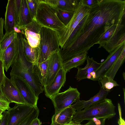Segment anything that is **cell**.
<instances>
[{
	"label": "cell",
	"instance_id": "cell-1",
	"mask_svg": "<svg viewBox=\"0 0 125 125\" xmlns=\"http://www.w3.org/2000/svg\"><path fill=\"white\" fill-rule=\"evenodd\" d=\"M125 0H98L91 6L87 17L66 49L60 52L66 61L79 55L98 44L101 37L111 26L122 24L125 14Z\"/></svg>",
	"mask_w": 125,
	"mask_h": 125
},
{
	"label": "cell",
	"instance_id": "cell-2",
	"mask_svg": "<svg viewBox=\"0 0 125 125\" xmlns=\"http://www.w3.org/2000/svg\"><path fill=\"white\" fill-rule=\"evenodd\" d=\"M23 35L17 33L18 51L17 57L11 66L10 75L20 78L24 80L31 87L36 97L43 92V87L35 75L34 64L27 61L23 50L22 38Z\"/></svg>",
	"mask_w": 125,
	"mask_h": 125
},
{
	"label": "cell",
	"instance_id": "cell-3",
	"mask_svg": "<svg viewBox=\"0 0 125 125\" xmlns=\"http://www.w3.org/2000/svg\"><path fill=\"white\" fill-rule=\"evenodd\" d=\"M115 108L112 100L106 98L102 102L83 110L76 111L72 120L81 123L84 120L94 118L109 119L116 115Z\"/></svg>",
	"mask_w": 125,
	"mask_h": 125
},
{
	"label": "cell",
	"instance_id": "cell-4",
	"mask_svg": "<svg viewBox=\"0 0 125 125\" xmlns=\"http://www.w3.org/2000/svg\"><path fill=\"white\" fill-rule=\"evenodd\" d=\"M40 34L39 53L36 63L46 61L53 53L60 52V50L58 35L56 31L42 26Z\"/></svg>",
	"mask_w": 125,
	"mask_h": 125
},
{
	"label": "cell",
	"instance_id": "cell-5",
	"mask_svg": "<svg viewBox=\"0 0 125 125\" xmlns=\"http://www.w3.org/2000/svg\"><path fill=\"white\" fill-rule=\"evenodd\" d=\"M35 19L42 27L48 28L57 31L65 26L57 16V9L44 0H39Z\"/></svg>",
	"mask_w": 125,
	"mask_h": 125
},
{
	"label": "cell",
	"instance_id": "cell-6",
	"mask_svg": "<svg viewBox=\"0 0 125 125\" xmlns=\"http://www.w3.org/2000/svg\"><path fill=\"white\" fill-rule=\"evenodd\" d=\"M80 95L77 88L70 86L64 92L59 93L52 96L50 99L54 107L55 114L58 113L76 103L80 99Z\"/></svg>",
	"mask_w": 125,
	"mask_h": 125
},
{
	"label": "cell",
	"instance_id": "cell-7",
	"mask_svg": "<svg viewBox=\"0 0 125 125\" xmlns=\"http://www.w3.org/2000/svg\"><path fill=\"white\" fill-rule=\"evenodd\" d=\"M10 79L23 99L25 104L31 106L37 107L39 98L37 97L28 83L23 79L10 75Z\"/></svg>",
	"mask_w": 125,
	"mask_h": 125
},
{
	"label": "cell",
	"instance_id": "cell-8",
	"mask_svg": "<svg viewBox=\"0 0 125 125\" xmlns=\"http://www.w3.org/2000/svg\"><path fill=\"white\" fill-rule=\"evenodd\" d=\"M85 16L84 12L77 7L68 23L61 30L57 31L60 49L62 48L72 32Z\"/></svg>",
	"mask_w": 125,
	"mask_h": 125
},
{
	"label": "cell",
	"instance_id": "cell-9",
	"mask_svg": "<svg viewBox=\"0 0 125 125\" xmlns=\"http://www.w3.org/2000/svg\"><path fill=\"white\" fill-rule=\"evenodd\" d=\"M125 47V42L123 43L115 49L107 57L106 59L95 71L90 74V79L99 81V79L104 76L107 71L113 64Z\"/></svg>",
	"mask_w": 125,
	"mask_h": 125
},
{
	"label": "cell",
	"instance_id": "cell-10",
	"mask_svg": "<svg viewBox=\"0 0 125 125\" xmlns=\"http://www.w3.org/2000/svg\"><path fill=\"white\" fill-rule=\"evenodd\" d=\"M35 107L26 104H15L14 107L8 110L9 116L7 125H19Z\"/></svg>",
	"mask_w": 125,
	"mask_h": 125
},
{
	"label": "cell",
	"instance_id": "cell-11",
	"mask_svg": "<svg viewBox=\"0 0 125 125\" xmlns=\"http://www.w3.org/2000/svg\"><path fill=\"white\" fill-rule=\"evenodd\" d=\"M42 27L34 19L31 23L20 28L21 33L31 47L35 48L38 46Z\"/></svg>",
	"mask_w": 125,
	"mask_h": 125
},
{
	"label": "cell",
	"instance_id": "cell-12",
	"mask_svg": "<svg viewBox=\"0 0 125 125\" xmlns=\"http://www.w3.org/2000/svg\"><path fill=\"white\" fill-rule=\"evenodd\" d=\"M1 89L4 96L10 103L25 104L23 99L13 83L6 75L1 84Z\"/></svg>",
	"mask_w": 125,
	"mask_h": 125
},
{
	"label": "cell",
	"instance_id": "cell-13",
	"mask_svg": "<svg viewBox=\"0 0 125 125\" xmlns=\"http://www.w3.org/2000/svg\"><path fill=\"white\" fill-rule=\"evenodd\" d=\"M63 61L59 52H55L49 58L47 75L43 87L52 81L59 70L63 68Z\"/></svg>",
	"mask_w": 125,
	"mask_h": 125
},
{
	"label": "cell",
	"instance_id": "cell-14",
	"mask_svg": "<svg viewBox=\"0 0 125 125\" xmlns=\"http://www.w3.org/2000/svg\"><path fill=\"white\" fill-rule=\"evenodd\" d=\"M66 73L63 68L61 69L51 83L43 87L45 95L47 97L50 99L59 93L65 82Z\"/></svg>",
	"mask_w": 125,
	"mask_h": 125
},
{
	"label": "cell",
	"instance_id": "cell-15",
	"mask_svg": "<svg viewBox=\"0 0 125 125\" xmlns=\"http://www.w3.org/2000/svg\"><path fill=\"white\" fill-rule=\"evenodd\" d=\"M110 92L101 87L99 92L89 100L85 101L79 99L71 106L76 111H80L104 101Z\"/></svg>",
	"mask_w": 125,
	"mask_h": 125
},
{
	"label": "cell",
	"instance_id": "cell-16",
	"mask_svg": "<svg viewBox=\"0 0 125 125\" xmlns=\"http://www.w3.org/2000/svg\"><path fill=\"white\" fill-rule=\"evenodd\" d=\"M18 51L17 35L4 52L1 59L2 61L4 69L7 72L15 61Z\"/></svg>",
	"mask_w": 125,
	"mask_h": 125
},
{
	"label": "cell",
	"instance_id": "cell-17",
	"mask_svg": "<svg viewBox=\"0 0 125 125\" xmlns=\"http://www.w3.org/2000/svg\"><path fill=\"white\" fill-rule=\"evenodd\" d=\"M75 112L70 106L58 113L55 114L52 118L51 125H64L70 123Z\"/></svg>",
	"mask_w": 125,
	"mask_h": 125
},
{
	"label": "cell",
	"instance_id": "cell-18",
	"mask_svg": "<svg viewBox=\"0 0 125 125\" xmlns=\"http://www.w3.org/2000/svg\"><path fill=\"white\" fill-rule=\"evenodd\" d=\"M14 0H8L6 7L4 21V28L5 33L14 30L15 26Z\"/></svg>",
	"mask_w": 125,
	"mask_h": 125
},
{
	"label": "cell",
	"instance_id": "cell-19",
	"mask_svg": "<svg viewBox=\"0 0 125 125\" xmlns=\"http://www.w3.org/2000/svg\"><path fill=\"white\" fill-rule=\"evenodd\" d=\"M86 60L87 64L84 68L79 67L77 68L78 70L76 78L77 80L80 81L87 78L90 74L96 70L101 64V63L97 62L93 57L90 58L89 56H87Z\"/></svg>",
	"mask_w": 125,
	"mask_h": 125
},
{
	"label": "cell",
	"instance_id": "cell-20",
	"mask_svg": "<svg viewBox=\"0 0 125 125\" xmlns=\"http://www.w3.org/2000/svg\"><path fill=\"white\" fill-rule=\"evenodd\" d=\"M57 9L67 11H74L80 0H44Z\"/></svg>",
	"mask_w": 125,
	"mask_h": 125
},
{
	"label": "cell",
	"instance_id": "cell-21",
	"mask_svg": "<svg viewBox=\"0 0 125 125\" xmlns=\"http://www.w3.org/2000/svg\"><path fill=\"white\" fill-rule=\"evenodd\" d=\"M124 42H125V28L118 31L111 38L109 42L102 47L110 53Z\"/></svg>",
	"mask_w": 125,
	"mask_h": 125
},
{
	"label": "cell",
	"instance_id": "cell-22",
	"mask_svg": "<svg viewBox=\"0 0 125 125\" xmlns=\"http://www.w3.org/2000/svg\"><path fill=\"white\" fill-rule=\"evenodd\" d=\"M22 41L23 52L27 61L34 64L37 62L39 53L38 46L35 48L31 47L23 35Z\"/></svg>",
	"mask_w": 125,
	"mask_h": 125
},
{
	"label": "cell",
	"instance_id": "cell-23",
	"mask_svg": "<svg viewBox=\"0 0 125 125\" xmlns=\"http://www.w3.org/2000/svg\"><path fill=\"white\" fill-rule=\"evenodd\" d=\"M88 52L81 54L63 62V68L66 73L74 68H77L83 64L86 60Z\"/></svg>",
	"mask_w": 125,
	"mask_h": 125
},
{
	"label": "cell",
	"instance_id": "cell-24",
	"mask_svg": "<svg viewBox=\"0 0 125 125\" xmlns=\"http://www.w3.org/2000/svg\"><path fill=\"white\" fill-rule=\"evenodd\" d=\"M125 28L123 24H115L110 27L104 33L100 39L98 43V48H101L108 42L110 39L118 31Z\"/></svg>",
	"mask_w": 125,
	"mask_h": 125
},
{
	"label": "cell",
	"instance_id": "cell-25",
	"mask_svg": "<svg viewBox=\"0 0 125 125\" xmlns=\"http://www.w3.org/2000/svg\"><path fill=\"white\" fill-rule=\"evenodd\" d=\"M32 20L28 7L26 0H21L19 24L20 29V28L31 23Z\"/></svg>",
	"mask_w": 125,
	"mask_h": 125
},
{
	"label": "cell",
	"instance_id": "cell-26",
	"mask_svg": "<svg viewBox=\"0 0 125 125\" xmlns=\"http://www.w3.org/2000/svg\"><path fill=\"white\" fill-rule=\"evenodd\" d=\"M48 62L49 58L43 62L36 63L33 65L34 73L43 86L47 75Z\"/></svg>",
	"mask_w": 125,
	"mask_h": 125
},
{
	"label": "cell",
	"instance_id": "cell-27",
	"mask_svg": "<svg viewBox=\"0 0 125 125\" xmlns=\"http://www.w3.org/2000/svg\"><path fill=\"white\" fill-rule=\"evenodd\" d=\"M125 59V47L111 67L107 71L105 75L114 79L120 67L124 62Z\"/></svg>",
	"mask_w": 125,
	"mask_h": 125
},
{
	"label": "cell",
	"instance_id": "cell-28",
	"mask_svg": "<svg viewBox=\"0 0 125 125\" xmlns=\"http://www.w3.org/2000/svg\"><path fill=\"white\" fill-rule=\"evenodd\" d=\"M17 33L14 30L5 33L0 40V58H1L4 52L11 43L14 38L17 36Z\"/></svg>",
	"mask_w": 125,
	"mask_h": 125
},
{
	"label": "cell",
	"instance_id": "cell-29",
	"mask_svg": "<svg viewBox=\"0 0 125 125\" xmlns=\"http://www.w3.org/2000/svg\"><path fill=\"white\" fill-rule=\"evenodd\" d=\"M99 81L101 83V87L108 91H110V90L114 87L119 85L114 79L105 75L100 78Z\"/></svg>",
	"mask_w": 125,
	"mask_h": 125
},
{
	"label": "cell",
	"instance_id": "cell-30",
	"mask_svg": "<svg viewBox=\"0 0 125 125\" xmlns=\"http://www.w3.org/2000/svg\"><path fill=\"white\" fill-rule=\"evenodd\" d=\"M74 11H67L57 9V16L60 21L66 26L71 21Z\"/></svg>",
	"mask_w": 125,
	"mask_h": 125
},
{
	"label": "cell",
	"instance_id": "cell-31",
	"mask_svg": "<svg viewBox=\"0 0 125 125\" xmlns=\"http://www.w3.org/2000/svg\"><path fill=\"white\" fill-rule=\"evenodd\" d=\"M28 7L33 19H35L39 4V0H26Z\"/></svg>",
	"mask_w": 125,
	"mask_h": 125
},
{
	"label": "cell",
	"instance_id": "cell-32",
	"mask_svg": "<svg viewBox=\"0 0 125 125\" xmlns=\"http://www.w3.org/2000/svg\"><path fill=\"white\" fill-rule=\"evenodd\" d=\"M39 112L37 107H35L32 112L19 125H30L33 119L38 118Z\"/></svg>",
	"mask_w": 125,
	"mask_h": 125
},
{
	"label": "cell",
	"instance_id": "cell-33",
	"mask_svg": "<svg viewBox=\"0 0 125 125\" xmlns=\"http://www.w3.org/2000/svg\"><path fill=\"white\" fill-rule=\"evenodd\" d=\"M21 2V0H14L15 27L19 29Z\"/></svg>",
	"mask_w": 125,
	"mask_h": 125
},
{
	"label": "cell",
	"instance_id": "cell-34",
	"mask_svg": "<svg viewBox=\"0 0 125 125\" xmlns=\"http://www.w3.org/2000/svg\"><path fill=\"white\" fill-rule=\"evenodd\" d=\"M106 119L94 118L89 120L87 123L83 125H104Z\"/></svg>",
	"mask_w": 125,
	"mask_h": 125
},
{
	"label": "cell",
	"instance_id": "cell-35",
	"mask_svg": "<svg viewBox=\"0 0 125 125\" xmlns=\"http://www.w3.org/2000/svg\"><path fill=\"white\" fill-rule=\"evenodd\" d=\"M10 104L8 101L0 98V109L4 112L8 110L10 108L9 106Z\"/></svg>",
	"mask_w": 125,
	"mask_h": 125
},
{
	"label": "cell",
	"instance_id": "cell-36",
	"mask_svg": "<svg viewBox=\"0 0 125 125\" xmlns=\"http://www.w3.org/2000/svg\"><path fill=\"white\" fill-rule=\"evenodd\" d=\"M82 4L89 8L97 3L98 0H80Z\"/></svg>",
	"mask_w": 125,
	"mask_h": 125
},
{
	"label": "cell",
	"instance_id": "cell-37",
	"mask_svg": "<svg viewBox=\"0 0 125 125\" xmlns=\"http://www.w3.org/2000/svg\"><path fill=\"white\" fill-rule=\"evenodd\" d=\"M5 75L4 73L3 62L0 58V84H1L4 80Z\"/></svg>",
	"mask_w": 125,
	"mask_h": 125
},
{
	"label": "cell",
	"instance_id": "cell-38",
	"mask_svg": "<svg viewBox=\"0 0 125 125\" xmlns=\"http://www.w3.org/2000/svg\"><path fill=\"white\" fill-rule=\"evenodd\" d=\"M9 116V114L8 110L3 112L0 125H7Z\"/></svg>",
	"mask_w": 125,
	"mask_h": 125
},
{
	"label": "cell",
	"instance_id": "cell-39",
	"mask_svg": "<svg viewBox=\"0 0 125 125\" xmlns=\"http://www.w3.org/2000/svg\"><path fill=\"white\" fill-rule=\"evenodd\" d=\"M118 106L119 116V118L118 122V124L119 125H125V120L122 117L121 109L119 103H118Z\"/></svg>",
	"mask_w": 125,
	"mask_h": 125
},
{
	"label": "cell",
	"instance_id": "cell-40",
	"mask_svg": "<svg viewBox=\"0 0 125 125\" xmlns=\"http://www.w3.org/2000/svg\"><path fill=\"white\" fill-rule=\"evenodd\" d=\"M4 26V19L2 17H0V40L4 35L3 32Z\"/></svg>",
	"mask_w": 125,
	"mask_h": 125
},
{
	"label": "cell",
	"instance_id": "cell-41",
	"mask_svg": "<svg viewBox=\"0 0 125 125\" xmlns=\"http://www.w3.org/2000/svg\"><path fill=\"white\" fill-rule=\"evenodd\" d=\"M41 123L39 119L37 118L32 120L30 125H41Z\"/></svg>",
	"mask_w": 125,
	"mask_h": 125
},
{
	"label": "cell",
	"instance_id": "cell-42",
	"mask_svg": "<svg viewBox=\"0 0 125 125\" xmlns=\"http://www.w3.org/2000/svg\"><path fill=\"white\" fill-rule=\"evenodd\" d=\"M64 125H83L81 124V123L74 121L72 120L70 123Z\"/></svg>",
	"mask_w": 125,
	"mask_h": 125
},
{
	"label": "cell",
	"instance_id": "cell-43",
	"mask_svg": "<svg viewBox=\"0 0 125 125\" xmlns=\"http://www.w3.org/2000/svg\"><path fill=\"white\" fill-rule=\"evenodd\" d=\"M0 98L8 101L4 96L1 89V84H0Z\"/></svg>",
	"mask_w": 125,
	"mask_h": 125
},
{
	"label": "cell",
	"instance_id": "cell-44",
	"mask_svg": "<svg viewBox=\"0 0 125 125\" xmlns=\"http://www.w3.org/2000/svg\"><path fill=\"white\" fill-rule=\"evenodd\" d=\"M4 111L0 109V119H1L2 117L3 114L2 113Z\"/></svg>",
	"mask_w": 125,
	"mask_h": 125
},
{
	"label": "cell",
	"instance_id": "cell-45",
	"mask_svg": "<svg viewBox=\"0 0 125 125\" xmlns=\"http://www.w3.org/2000/svg\"><path fill=\"white\" fill-rule=\"evenodd\" d=\"M124 73H123V77L124 78V79H125V73L124 72Z\"/></svg>",
	"mask_w": 125,
	"mask_h": 125
},
{
	"label": "cell",
	"instance_id": "cell-46",
	"mask_svg": "<svg viewBox=\"0 0 125 125\" xmlns=\"http://www.w3.org/2000/svg\"><path fill=\"white\" fill-rule=\"evenodd\" d=\"M2 118L0 119V123H1V122Z\"/></svg>",
	"mask_w": 125,
	"mask_h": 125
}]
</instances>
